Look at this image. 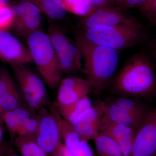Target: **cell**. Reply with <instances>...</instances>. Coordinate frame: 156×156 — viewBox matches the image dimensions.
I'll return each instance as SVG.
<instances>
[{
    "mask_svg": "<svg viewBox=\"0 0 156 156\" xmlns=\"http://www.w3.org/2000/svg\"><path fill=\"white\" fill-rule=\"evenodd\" d=\"M113 92L121 96L149 97L156 92L154 70L145 55L131 56L112 82Z\"/></svg>",
    "mask_w": 156,
    "mask_h": 156,
    "instance_id": "1",
    "label": "cell"
},
{
    "mask_svg": "<svg viewBox=\"0 0 156 156\" xmlns=\"http://www.w3.org/2000/svg\"><path fill=\"white\" fill-rule=\"evenodd\" d=\"M76 44L84 60L82 71L97 94L112 81L119 64L118 51L84 41L77 37Z\"/></svg>",
    "mask_w": 156,
    "mask_h": 156,
    "instance_id": "2",
    "label": "cell"
},
{
    "mask_svg": "<svg viewBox=\"0 0 156 156\" xmlns=\"http://www.w3.org/2000/svg\"><path fill=\"white\" fill-rule=\"evenodd\" d=\"M78 37L94 44L118 51L141 44L146 38V34L142 26L137 22L96 27L83 30Z\"/></svg>",
    "mask_w": 156,
    "mask_h": 156,
    "instance_id": "3",
    "label": "cell"
},
{
    "mask_svg": "<svg viewBox=\"0 0 156 156\" xmlns=\"http://www.w3.org/2000/svg\"><path fill=\"white\" fill-rule=\"evenodd\" d=\"M26 40L33 62L42 79L50 89H55L62 80L63 73L48 34L38 30Z\"/></svg>",
    "mask_w": 156,
    "mask_h": 156,
    "instance_id": "4",
    "label": "cell"
},
{
    "mask_svg": "<svg viewBox=\"0 0 156 156\" xmlns=\"http://www.w3.org/2000/svg\"><path fill=\"white\" fill-rule=\"evenodd\" d=\"M48 34L58 57L63 73L73 74L82 71L80 51L61 29L50 22Z\"/></svg>",
    "mask_w": 156,
    "mask_h": 156,
    "instance_id": "5",
    "label": "cell"
},
{
    "mask_svg": "<svg viewBox=\"0 0 156 156\" xmlns=\"http://www.w3.org/2000/svg\"><path fill=\"white\" fill-rule=\"evenodd\" d=\"M39 126L35 140L39 147L51 156L62 143L57 121L51 112L42 108L37 115Z\"/></svg>",
    "mask_w": 156,
    "mask_h": 156,
    "instance_id": "6",
    "label": "cell"
},
{
    "mask_svg": "<svg viewBox=\"0 0 156 156\" xmlns=\"http://www.w3.org/2000/svg\"><path fill=\"white\" fill-rule=\"evenodd\" d=\"M14 24L12 28L17 36L26 39L38 30L41 22L40 10L33 3L23 1L12 9Z\"/></svg>",
    "mask_w": 156,
    "mask_h": 156,
    "instance_id": "7",
    "label": "cell"
},
{
    "mask_svg": "<svg viewBox=\"0 0 156 156\" xmlns=\"http://www.w3.org/2000/svg\"><path fill=\"white\" fill-rule=\"evenodd\" d=\"M156 156V108L150 111L135 132L131 156Z\"/></svg>",
    "mask_w": 156,
    "mask_h": 156,
    "instance_id": "8",
    "label": "cell"
},
{
    "mask_svg": "<svg viewBox=\"0 0 156 156\" xmlns=\"http://www.w3.org/2000/svg\"><path fill=\"white\" fill-rule=\"evenodd\" d=\"M137 20L125 13L119 7L108 5L92 11L80 23L83 30L99 26H111L122 24H132Z\"/></svg>",
    "mask_w": 156,
    "mask_h": 156,
    "instance_id": "9",
    "label": "cell"
},
{
    "mask_svg": "<svg viewBox=\"0 0 156 156\" xmlns=\"http://www.w3.org/2000/svg\"><path fill=\"white\" fill-rule=\"evenodd\" d=\"M0 59L11 66L33 62L28 48L7 30H0Z\"/></svg>",
    "mask_w": 156,
    "mask_h": 156,
    "instance_id": "10",
    "label": "cell"
},
{
    "mask_svg": "<svg viewBox=\"0 0 156 156\" xmlns=\"http://www.w3.org/2000/svg\"><path fill=\"white\" fill-rule=\"evenodd\" d=\"M50 112L57 121L62 142L73 155L74 156H96L88 141L80 136L70 123L64 120L55 107Z\"/></svg>",
    "mask_w": 156,
    "mask_h": 156,
    "instance_id": "11",
    "label": "cell"
},
{
    "mask_svg": "<svg viewBox=\"0 0 156 156\" xmlns=\"http://www.w3.org/2000/svg\"><path fill=\"white\" fill-rule=\"evenodd\" d=\"M55 106H67L88 96L92 90L87 80L70 76L61 80L58 85Z\"/></svg>",
    "mask_w": 156,
    "mask_h": 156,
    "instance_id": "12",
    "label": "cell"
},
{
    "mask_svg": "<svg viewBox=\"0 0 156 156\" xmlns=\"http://www.w3.org/2000/svg\"><path fill=\"white\" fill-rule=\"evenodd\" d=\"M103 116L100 101L86 111L72 123V126L83 139L94 140L100 134L101 123Z\"/></svg>",
    "mask_w": 156,
    "mask_h": 156,
    "instance_id": "13",
    "label": "cell"
},
{
    "mask_svg": "<svg viewBox=\"0 0 156 156\" xmlns=\"http://www.w3.org/2000/svg\"><path fill=\"white\" fill-rule=\"evenodd\" d=\"M100 133L110 137L119 146L125 156H131L136 131L130 127L112 122L103 116Z\"/></svg>",
    "mask_w": 156,
    "mask_h": 156,
    "instance_id": "14",
    "label": "cell"
},
{
    "mask_svg": "<svg viewBox=\"0 0 156 156\" xmlns=\"http://www.w3.org/2000/svg\"><path fill=\"white\" fill-rule=\"evenodd\" d=\"M100 102L104 116L112 122L130 127L136 131L147 117L137 115L126 111L112 101L105 102L100 101Z\"/></svg>",
    "mask_w": 156,
    "mask_h": 156,
    "instance_id": "15",
    "label": "cell"
},
{
    "mask_svg": "<svg viewBox=\"0 0 156 156\" xmlns=\"http://www.w3.org/2000/svg\"><path fill=\"white\" fill-rule=\"evenodd\" d=\"M12 69L18 85H24L30 87L39 95L47 98V89L43 81L36 74L25 65L13 66Z\"/></svg>",
    "mask_w": 156,
    "mask_h": 156,
    "instance_id": "16",
    "label": "cell"
},
{
    "mask_svg": "<svg viewBox=\"0 0 156 156\" xmlns=\"http://www.w3.org/2000/svg\"><path fill=\"white\" fill-rule=\"evenodd\" d=\"M32 116L30 109L22 106L14 110L3 113L1 117L9 132L16 135L23 123Z\"/></svg>",
    "mask_w": 156,
    "mask_h": 156,
    "instance_id": "17",
    "label": "cell"
},
{
    "mask_svg": "<svg viewBox=\"0 0 156 156\" xmlns=\"http://www.w3.org/2000/svg\"><path fill=\"white\" fill-rule=\"evenodd\" d=\"M91 101L88 96L82 98L75 103L67 106H56L59 114L69 123H72L86 111L92 107Z\"/></svg>",
    "mask_w": 156,
    "mask_h": 156,
    "instance_id": "18",
    "label": "cell"
},
{
    "mask_svg": "<svg viewBox=\"0 0 156 156\" xmlns=\"http://www.w3.org/2000/svg\"><path fill=\"white\" fill-rule=\"evenodd\" d=\"M94 140L96 156H125L118 144L106 134L100 133Z\"/></svg>",
    "mask_w": 156,
    "mask_h": 156,
    "instance_id": "19",
    "label": "cell"
},
{
    "mask_svg": "<svg viewBox=\"0 0 156 156\" xmlns=\"http://www.w3.org/2000/svg\"><path fill=\"white\" fill-rule=\"evenodd\" d=\"M112 101L123 109L137 115L146 117L150 112L137 98L120 96L116 98Z\"/></svg>",
    "mask_w": 156,
    "mask_h": 156,
    "instance_id": "20",
    "label": "cell"
},
{
    "mask_svg": "<svg viewBox=\"0 0 156 156\" xmlns=\"http://www.w3.org/2000/svg\"><path fill=\"white\" fill-rule=\"evenodd\" d=\"M38 8L42 10L51 19H60L66 14V10L62 0H35Z\"/></svg>",
    "mask_w": 156,
    "mask_h": 156,
    "instance_id": "21",
    "label": "cell"
},
{
    "mask_svg": "<svg viewBox=\"0 0 156 156\" xmlns=\"http://www.w3.org/2000/svg\"><path fill=\"white\" fill-rule=\"evenodd\" d=\"M39 126L37 116H32L26 120L19 129L16 135L15 143L35 139Z\"/></svg>",
    "mask_w": 156,
    "mask_h": 156,
    "instance_id": "22",
    "label": "cell"
},
{
    "mask_svg": "<svg viewBox=\"0 0 156 156\" xmlns=\"http://www.w3.org/2000/svg\"><path fill=\"white\" fill-rule=\"evenodd\" d=\"M66 11L79 15H88L92 12L91 0H62Z\"/></svg>",
    "mask_w": 156,
    "mask_h": 156,
    "instance_id": "23",
    "label": "cell"
},
{
    "mask_svg": "<svg viewBox=\"0 0 156 156\" xmlns=\"http://www.w3.org/2000/svg\"><path fill=\"white\" fill-rule=\"evenodd\" d=\"M16 87L12 77L4 67H0V116L3 101L10 91Z\"/></svg>",
    "mask_w": 156,
    "mask_h": 156,
    "instance_id": "24",
    "label": "cell"
},
{
    "mask_svg": "<svg viewBox=\"0 0 156 156\" xmlns=\"http://www.w3.org/2000/svg\"><path fill=\"white\" fill-rule=\"evenodd\" d=\"M21 106L20 95L15 87L7 94L3 101L1 107V115L5 112L14 110Z\"/></svg>",
    "mask_w": 156,
    "mask_h": 156,
    "instance_id": "25",
    "label": "cell"
},
{
    "mask_svg": "<svg viewBox=\"0 0 156 156\" xmlns=\"http://www.w3.org/2000/svg\"><path fill=\"white\" fill-rule=\"evenodd\" d=\"M14 19L12 9L8 5L0 4V30L9 31L12 28Z\"/></svg>",
    "mask_w": 156,
    "mask_h": 156,
    "instance_id": "26",
    "label": "cell"
},
{
    "mask_svg": "<svg viewBox=\"0 0 156 156\" xmlns=\"http://www.w3.org/2000/svg\"><path fill=\"white\" fill-rule=\"evenodd\" d=\"M19 148L21 156H36L39 147L35 139L15 143Z\"/></svg>",
    "mask_w": 156,
    "mask_h": 156,
    "instance_id": "27",
    "label": "cell"
},
{
    "mask_svg": "<svg viewBox=\"0 0 156 156\" xmlns=\"http://www.w3.org/2000/svg\"><path fill=\"white\" fill-rule=\"evenodd\" d=\"M140 7L141 13L151 21L156 15V0H146Z\"/></svg>",
    "mask_w": 156,
    "mask_h": 156,
    "instance_id": "28",
    "label": "cell"
},
{
    "mask_svg": "<svg viewBox=\"0 0 156 156\" xmlns=\"http://www.w3.org/2000/svg\"><path fill=\"white\" fill-rule=\"evenodd\" d=\"M146 0H114V3L121 9H131L141 6Z\"/></svg>",
    "mask_w": 156,
    "mask_h": 156,
    "instance_id": "29",
    "label": "cell"
},
{
    "mask_svg": "<svg viewBox=\"0 0 156 156\" xmlns=\"http://www.w3.org/2000/svg\"><path fill=\"white\" fill-rule=\"evenodd\" d=\"M91 2H92V11L102 7L110 5L112 3H114V0H91Z\"/></svg>",
    "mask_w": 156,
    "mask_h": 156,
    "instance_id": "30",
    "label": "cell"
},
{
    "mask_svg": "<svg viewBox=\"0 0 156 156\" xmlns=\"http://www.w3.org/2000/svg\"><path fill=\"white\" fill-rule=\"evenodd\" d=\"M51 156H74L68 150L63 142L62 143L57 150Z\"/></svg>",
    "mask_w": 156,
    "mask_h": 156,
    "instance_id": "31",
    "label": "cell"
},
{
    "mask_svg": "<svg viewBox=\"0 0 156 156\" xmlns=\"http://www.w3.org/2000/svg\"><path fill=\"white\" fill-rule=\"evenodd\" d=\"M11 153V146L5 143L0 144V156L9 155Z\"/></svg>",
    "mask_w": 156,
    "mask_h": 156,
    "instance_id": "32",
    "label": "cell"
},
{
    "mask_svg": "<svg viewBox=\"0 0 156 156\" xmlns=\"http://www.w3.org/2000/svg\"><path fill=\"white\" fill-rule=\"evenodd\" d=\"M36 156H49L48 155V154L46 153V152L42 150L39 147L38 150L36 154Z\"/></svg>",
    "mask_w": 156,
    "mask_h": 156,
    "instance_id": "33",
    "label": "cell"
},
{
    "mask_svg": "<svg viewBox=\"0 0 156 156\" xmlns=\"http://www.w3.org/2000/svg\"><path fill=\"white\" fill-rule=\"evenodd\" d=\"M3 136H4V131L1 125H0V144L2 142Z\"/></svg>",
    "mask_w": 156,
    "mask_h": 156,
    "instance_id": "34",
    "label": "cell"
},
{
    "mask_svg": "<svg viewBox=\"0 0 156 156\" xmlns=\"http://www.w3.org/2000/svg\"><path fill=\"white\" fill-rule=\"evenodd\" d=\"M10 0H0V4L8 5Z\"/></svg>",
    "mask_w": 156,
    "mask_h": 156,
    "instance_id": "35",
    "label": "cell"
},
{
    "mask_svg": "<svg viewBox=\"0 0 156 156\" xmlns=\"http://www.w3.org/2000/svg\"><path fill=\"white\" fill-rule=\"evenodd\" d=\"M151 22L153 24H156V15H155V16L154 17L153 19L152 20Z\"/></svg>",
    "mask_w": 156,
    "mask_h": 156,
    "instance_id": "36",
    "label": "cell"
},
{
    "mask_svg": "<svg viewBox=\"0 0 156 156\" xmlns=\"http://www.w3.org/2000/svg\"><path fill=\"white\" fill-rule=\"evenodd\" d=\"M8 156H21L20 155H19L17 154L11 153Z\"/></svg>",
    "mask_w": 156,
    "mask_h": 156,
    "instance_id": "37",
    "label": "cell"
},
{
    "mask_svg": "<svg viewBox=\"0 0 156 156\" xmlns=\"http://www.w3.org/2000/svg\"><path fill=\"white\" fill-rule=\"evenodd\" d=\"M2 118L0 116V125H1V124H2Z\"/></svg>",
    "mask_w": 156,
    "mask_h": 156,
    "instance_id": "38",
    "label": "cell"
},
{
    "mask_svg": "<svg viewBox=\"0 0 156 156\" xmlns=\"http://www.w3.org/2000/svg\"></svg>",
    "mask_w": 156,
    "mask_h": 156,
    "instance_id": "39",
    "label": "cell"
},
{
    "mask_svg": "<svg viewBox=\"0 0 156 156\" xmlns=\"http://www.w3.org/2000/svg\"></svg>",
    "mask_w": 156,
    "mask_h": 156,
    "instance_id": "40",
    "label": "cell"
}]
</instances>
